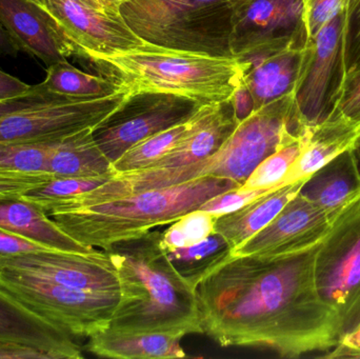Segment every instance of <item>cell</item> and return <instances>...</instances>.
Returning <instances> with one entry per match:
<instances>
[{
	"label": "cell",
	"instance_id": "obj_45",
	"mask_svg": "<svg viewBox=\"0 0 360 359\" xmlns=\"http://www.w3.org/2000/svg\"><path fill=\"white\" fill-rule=\"evenodd\" d=\"M19 52L20 50H19L16 42L0 22V58L8 56L16 57Z\"/></svg>",
	"mask_w": 360,
	"mask_h": 359
},
{
	"label": "cell",
	"instance_id": "obj_18",
	"mask_svg": "<svg viewBox=\"0 0 360 359\" xmlns=\"http://www.w3.org/2000/svg\"><path fill=\"white\" fill-rule=\"evenodd\" d=\"M302 0H245L233 16V56L302 29Z\"/></svg>",
	"mask_w": 360,
	"mask_h": 359
},
{
	"label": "cell",
	"instance_id": "obj_46",
	"mask_svg": "<svg viewBox=\"0 0 360 359\" xmlns=\"http://www.w3.org/2000/svg\"><path fill=\"white\" fill-rule=\"evenodd\" d=\"M355 154H356L357 160H359V169H360V137L359 141H357L356 145L354 148Z\"/></svg>",
	"mask_w": 360,
	"mask_h": 359
},
{
	"label": "cell",
	"instance_id": "obj_44",
	"mask_svg": "<svg viewBox=\"0 0 360 359\" xmlns=\"http://www.w3.org/2000/svg\"><path fill=\"white\" fill-rule=\"evenodd\" d=\"M71 1L82 4L86 8L96 11L111 18L122 20V14H120V1L118 0H71Z\"/></svg>",
	"mask_w": 360,
	"mask_h": 359
},
{
	"label": "cell",
	"instance_id": "obj_23",
	"mask_svg": "<svg viewBox=\"0 0 360 359\" xmlns=\"http://www.w3.org/2000/svg\"><path fill=\"white\" fill-rule=\"evenodd\" d=\"M306 181L281 185L234 212L217 217L216 233L224 236L234 251L268 226L300 194Z\"/></svg>",
	"mask_w": 360,
	"mask_h": 359
},
{
	"label": "cell",
	"instance_id": "obj_41",
	"mask_svg": "<svg viewBox=\"0 0 360 359\" xmlns=\"http://www.w3.org/2000/svg\"><path fill=\"white\" fill-rule=\"evenodd\" d=\"M33 86L25 84L0 69V101L11 100L31 92Z\"/></svg>",
	"mask_w": 360,
	"mask_h": 359
},
{
	"label": "cell",
	"instance_id": "obj_19",
	"mask_svg": "<svg viewBox=\"0 0 360 359\" xmlns=\"http://www.w3.org/2000/svg\"><path fill=\"white\" fill-rule=\"evenodd\" d=\"M232 100L201 105L192 116V124L176 147L151 168H179L207 159L219 151L238 126Z\"/></svg>",
	"mask_w": 360,
	"mask_h": 359
},
{
	"label": "cell",
	"instance_id": "obj_21",
	"mask_svg": "<svg viewBox=\"0 0 360 359\" xmlns=\"http://www.w3.org/2000/svg\"><path fill=\"white\" fill-rule=\"evenodd\" d=\"M300 194L323 210L338 215L360 198V169L354 148L311 175Z\"/></svg>",
	"mask_w": 360,
	"mask_h": 359
},
{
	"label": "cell",
	"instance_id": "obj_24",
	"mask_svg": "<svg viewBox=\"0 0 360 359\" xmlns=\"http://www.w3.org/2000/svg\"><path fill=\"white\" fill-rule=\"evenodd\" d=\"M182 337L162 333H117L109 329L90 337L86 350L99 358L172 359L186 358Z\"/></svg>",
	"mask_w": 360,
	"mask_h": 359
},
{
	"label": "cell",
	"instance_id": "obj_16",
	"mask_svg": "<svg viewBox=\"0 0 360 359\" xmlns=\"http://www.w3.org/2000/svg\"><path fill=\"white\" fill-rule=\"evenodd\" d=\"M0 22L19 50L46 67L75 56V48L44 4L32 0H0Z\"/></svg>",
	"mask_w": 360,
	"mask_h": 359
},
{
	"label": "cell",
	"instance_id": "obj_8",
	"mask_svg": "<svg viewBox=\"0 0 360 359\" xmlns=\"http://www.w3.org/2000/svg\"><path fill=\"white\" fill-rule=\"evenodd\" d=\"M0 285L73 337L90 339L107 330L120 301V293L70 288L2 268Z\"/></svg>",
	"mask_w": 360,
	"mask_h": 359
},
{
	"label": "cell",
	"instance_id": "obj_40",
	"mask_svg": "<svg viewBox=\"0 0 360 359\" xmlns=\"http://www.w3.org/2000/svg\"><path fill=\"white\" fill-rule=\"evenodd\" d=\"M328 358H360V324L348 334L340 337L338 346L326 354Z\"/></svg>",
	"mask_w": 360,
	"mask_h": 359
},
{
	"label": "cell",
	"instance_id": "obj_35",
	"mask_svg": "<svg viewBox=\"0 0 360 359\" xmlns=\"http://www.w3.org/2000/svg\"><path fill=\"white\" fill-rule=\"evenodd\" d=\"M52 177L50 173L0 171V200H18Z\"/></svg>",
	"mask_w": 360,
	"mask_h": 359
},
{
	"label": "cell",
	"instance_id": "obj_36",
	"mask_svg": "<svg viewBox=\"0 0 360 359\" xmlns=\"http://www.w3.org/2000/svg\"><path fill=\"white\" fill-rule=\"evenodd\" d=\"M275 189L277 188H274V189H245L240 185L237 189L224 192V193L211 198L199 209L207 211V212L215 215L216 217H219L243 208L245 204H250L253 200L259 198L260 196Z\"/></svg>",
	"mask_w": 360,
	"mask_h": 359
},
{
	"label": "cell",
	"instance_id": "obj_47",
	"mask_svg": "<svg viewBox=\"0 0 360 359\" xmlns=\"http://www.w3.org/2000/svg\"><path fill=\"white\" fill-rule=\"evenodd\" d=\"M32 1L37 2V4H42V0H32Z\"/></svg>",
	"mask_w": 360,
	"mask_h": 359
},
{
	"label": "cell",
	"instance_id": "obj_30",
	"mask_svg": "<svg viewBox=\"0 0 360 359\" xmlns=\"http://www.w3.org/2000/svg\"><path fill=\"white\" fill-rule=\"evenodd\" d=\"M308 126L298 141L278 150L260 162L241 187L245 189H274L285 185L283 181L288 172L304 149Z\"/></svg>",
	"mask_w": 360,
	"mask_h": 359
},
{
	"label": "cell",
	"instance_id": "obj_33",
	"mask_svg": "<svg viewBox=\"0 0 360 359\" xmlns=\"http://www.w3.org/2000/svg\"><path fill=\"white\" fill-rule=\"evenodd\" d=\"M302 27L304 39L313 44L328 22L352 4L353 0H302Z\"/></svg>",
	"mask_w": 360,
	"mask_h": 359
},
{
	"label": "cell",
	"instance_id": "obj_43",
	"mask_svg": "<svg viewBox=\"0 0 360 359\" xmlns=\"http://www.w3.org/2000/svg\"><path fill=\"white\" fill-rule=\"evenodd\" d=\"M231 100L238 122H243L254 111L253 99L243 84L233 94Z\"/></svg>",
	"mask_w": 360,
	"mask_h": 359
},
{
	"label": "cell",
	"instance_id": "obj_10",
	"mask_svg": "<svg viewBox=\"0 0 360 359\" xmlns=\"http://www.w3.org/2000/svg\"><path fill=\"white\" fill-rule=\"evenodd\" d=\"M201 105L171 94L132 95L93 130V137L113 164L139 141L190 119Z\"/></svg>",
	"mask_w": 360,
	"mask_h": 359
},
{
	"label": "cell",
	"instance_id": "obj_29",
	"mask_svg": "<svg viewBox=\"0 0 360 359\" xmlns=\"http://www.w3.org/2000/svg\"><path fill=\"white\" fill-rule=\"evenodd\" d=\"M113 175L95 177H52L46 183L30 190L21 198L38 204L48 212L53 204L92 191L103 183H107Z\"/></svg>",
	"mask_w": 360,
	"mask_h": 359
},
{
	"label": "cell",
	"instance_id": "obj_39",
	"mask_svg": "<svg viewBox=\"0 0 360 359\" xmlns=\"http://www.w3.org/2000/svg\"><path fill=\"white\" fill-rule=\"evenodd\" d=\"M53 250L27 238L15 235L10 232L0 229V259L13 256L22 253L37 252V251Z\"/></svg>",
	"mask_w": 360,
	"mask_h": 359
},
{
	"label": "cell",
	"instance_id": "obj_12",
	"mask_svg": "<svg viewBox=\"0 0 360 359\" xmlns=\"http://www.w3.org/2000/svg\"><path fill=\"white\" fill-rule=\"evenodd\" d=\"M302 29L236 55L243 65V84L253 99L254 111L293 94L306 58Z\"/></svg>",
	"mask_w": 360,
	"mask_h": 359
},
{
	"label": "cell",
	"instance_id": "obj_34",
	"mask_svg": "<svg viewBox=\"0 0 360 359\" xmlns=\"http://www.w3.org/2000/svg\"><path fill=\"white\" fill-rule=\"evenodd\" d=\"M328 116H340L360 126V70L345 76L334 89Z\"/></svg>",
	"mask_w": 360,
	"mask_h": 359
},
{
	"label": "cell",
	"instance_id": "obj_15",
	"mask_svg": "<svg viewBox=\"0 0 360 359\" xmlns=\"http://www.w3.org/2000/svg\"><path fill=\"white\" fill-rule=\"evenodd\" d=\"M80 59L115 54L145 44L124 20L111 18L71 0H42Z\"/></svg>",
	"mask_w": 360,
	"mask_h": 359
},
{
	"label": "cell",
	"instance_id": "obj_31",
	"mask_svg": "<svg viewBox=\"0 0 360 359\" xmlns=\"http://www.w3.org/2000/svg\"><path fill=\"white\" fill-rule=\"evenodd\" d=\"M216 219L215 215L201 209L186 213L162 233V247L172 250L198 244L215 233Z\"/></svg>",
	"mask_w": 360,
	"mask_h": 359
},
{
	"label": "cell",
	"instance_id": "obj_13",
	"mask_svg": "<svg viewBox=\"0 0 360 359\" xmlns=\"http://www.w3.org/2000/svg\"><path fill=\"white\" fill-rule=\"evenodd\" d=\"M0 268L70 288L107 293L120 291L115 266L105 251L91 254L58 250L22 253L1 257Z\"/></svg>",
	"mask_w": 360,
	"mask_h": 359
},
{
	"label": "cell",
	"instance_id": "obj_7",
	"mask_svg": "<svg viewBox=\"0 0 360 359\" xmlns=\"http://www.w3.org/2000/svg\"><path fill=\"white\" fill-rule=\"evenodd\" d=\"M314 273L319 295L338 316L340 337L348 334L360 324V198L336 216L317 247Z\"/></svg>",
	"mask_w": 360,
	"mask_h": 359
},
{
	"label": "cell",
	"instance_id": "obj_20",
	"mask_svg": "<svg viewBox=\"0 0 360 359\" xmlns=\"http://www.w3.org/2000/svg\"><path fill=\"white\" fill-rule=\"evenodd\" d=\"M360 137V126L340 116H327L309 126L302 154L290 169L283 185L308 179L344 152L353 149Z\"/></svg>",
	"mask_w": 360,
	"mask_h": 359
},
{
	"label": "cell",
	"instance_id": "obj_9",
	"mask_svg": "<svg viewBox=\"0 0 360 359\" xmlns=\"http://www.w3.org/2000/svg\"><path fill=\"white\" fill-rule=\"evenodd\" d=\"M124 91L92 100L63 99L12 112L0 117V143H54L86 129H95L127 103Z\"/></svg>",
	"mask_w": 360,
	"mask_h": 359
},
{
	"label": "cell",
	"instance_id": "obj_1",
	"mask_svg": "<svg viewBox=\"0 0 360 359\" xmlns=\"http://www.w3.org/2000/svg\"><path fill=\"white\" fill-rule=\"evenodd\" d=\"M316 250L231 255L195 288L203 334L221 347L266 348L281 358L331 351L340 324L317 291Z\"/></svg>",
	"mask_w": 360,
	"mask_h": 359
},
{
	"label": "cell",
	"instance_id": "obj_48",
	"mask_svg": "<svg viewBox=\"0 0 360 359\" xmlns=\"http://www.w3.org/2000/svg\"><path fill=\"white\" fill-rule=\"evenodd\" d=\"M118 1H122V0H118Z\"/></svg>",
	"mask_w": 360,
	"mask_h": 359
},
{
	"label": "cell",
	"instance_id": "obj_27",
	"mask_svg": "<svg viewBox=\"0 0 360 359\" xmlns=\"http://www.w3.org/2000/svg\"><path fill=\"white\" fill-rule=\"evenodd\" d=\"M166 252L175 271L195 290L203 278L231 257L233 249L224 236L215 232L198 244Z\"/></svg>",
	"mask_w": 360,
	"mask_h": 359
},
{
	"label": "cell",
	"instance_id": "obj_25",
	"mask_svg": "<svg viewBox=\"0 0 360 359\" xmlns=\"http://www.w3.org/2000/svg\"><path fill=\"white\" fill-rule=\"evenodd\" d=\"M86 129L51 143L46 170L54 177H95L114 174L111 162Z\"/></svg>",
	"mask_w": 360,
	"mask_h": 359
},
{
	"label": "cell",
	"instance_id": "obj_37",
	"mask_svg": "<svg viewBox=\"0 0 360 359\" xmlns=\"http://www.w3.org/2000/svg\"><path fill=\"white\" fill-rule=\"evenodd\" d=\"M359 70H360V0H353L349 8L346 48H345L342 73L338 84L345 76Z\"/></svg>",
	"mask_w": 360,
	"mask_h": 359
},
{
	"label": "cell",
	"instance_id": "obj_6",
	"mask_svg": "<svg viewBox=\"0 0 360 359\" xmlns=\"http://www.w3.org/2000/svg\"><path fill=\"white\" fill-rule=\"evenodd\" d=\"M245 0H122L127 25L147 44L162 48L234 57L233 16Z\"/></svg>",
	"mask_w": 360,
	"mask_h": 359
},
{
	"label": "cell",
	"instance_id": "obj_22",
	"mask_svg": "<svg viewBox=\"0 0 360 359\" xmlns=\"http://www.w3.org/2000/svg\"><path fill=\"white\" fill-rule=\"evenodd\" d=\"M0 229L53 250L79 254H91L97 251L74 240L41 207L23 198L0 200Z\"/></svg>",
	"mask_w": 360,
	"mask_h": 359
},
{
	"label": "cell",
	"instance_id": "obj_26",
	"mask_svg": "<svg viewBox=\"0 0 360 359\" xmlns=\"http://www.w3.org/2000/svg\"><path fill=\"white\" fill-rule=\"evenodd\" d=\"M36 86L50 94L77 100L105 98L126 91L108 78L77 69L68 59L46 67V78Z\"/></svg>",
	"mask_w": 360,
	"mask_h": 359
},
{
	"label": "cell",
	"instance_id": "obj_5",
	"mask_svg": "<svg viewBox=\"0 0 360 359\" xmlns=\"http://www.w3.org/2000/svg\"><path fill=\"white\" fill-rule=\"evenodd\" d=\"M306 126L298 117L294 95H287L252 112L239 122L219 151L207 159L169 170L122 173L116 185L122 195L172 187L205 176L232 179L243 185L260 162L298 141Z\"/></svg>",
	"mask_w": 360,
	"mask_h": 359
},
{
	"label": "cell",
	"instance_id": "obj_4",
	"mask_svg": "<svg viewBox=\"0 0 360 359\" xmlns=\"http://www.w3.org/2000/svg\"><path fill=\"white\" fill-rule=\"evenodd\" d=\"M240 185L232 179L205 176L92 206L53 211L48 215L80 244L105 250L114 242L143 235L160 226L171 225L211 198Z\"/></svg>",
	"mask_w": 360,
	"mask_h": 359
},
{
	"label": "cell",
	"instance_id": "obj_14",
	"mask_svg": "<svg viewBox=\"0 0 360 359\" xmlns=\"http://www.w3.org/2000/svg\"><path fill=\"white\" fill-rule=\"evenodd\" d=\"M336 216L315 206L300 192L268 226L237 247L232 255L283 257L314 250L329 233Z\"/></svg>",
	"mask_w": 360,
	"mask_h": 359
},
{
	"label": "cell",
	"instance_id": "obj_17",
	"mask_svg": "<svg viewBox=\"0 0 360 359\" xmlns=\"http://www.w3.org/2000/svg\"><path fill=\"white\" fill-rule=\"evenodd\" d=\"M0 341L25 346L51 359L84 358L69 333L40 315L0 285Z\"/></svg>",
	"mask_w": 360,
	"mask_h": 359
},
{
	"label": "cell",
	"instance_id": "obj_28",
	"mask_svg": "<svg viewBox=\"0 0 360 359\" xmlns=\"http://www.w3.org/2000/svg\"><path fill=\"white\" fill-rule=\"evenodd\" d=\"M191 124L192 117L182 124L139 141L112 164L114 174L151 168L176 147L191 128Z\"/></svg>",
	"mask_w": 360,
	"mask_h": 359
},
{
	"label": "cell",
	"instance_id": "obj_32",
	"mask_svg": "<svg viewBox=\"0 0 360 359\" xmlns=\"http://www.w3.org/2000/svg\"><path fill=\"white\" fill-rule=\"evenodd\" d=\"M51 143H0V171L48 173L46 157Z\"/></svg>",
	"mask_w": 360,
	"mask_h": 359
},
{
	"label": "cell",
	"instance_id": "obj_2",
	"mask_svg": "<svg viewBox=\"0 0 360 359\" xmlns=\"http://www.w3.org/2000/svg\"><path fill=\"white\" fill-rule=\"evenodd\" d=\"M103 251L113 261L120 285L110 331L203 334L196 293L169 261L160 232L120 240Z\"/></svg>",
	"mask_w": 360,
	"mask_h": 359
},
{
	"label": "cell",
	"instance_id": "obj_11",
	"mask_svg": "<svg viewBox=\"0 0 360 359\" xmlns=\"http://www.w3.org/2000/svg\"><path fill=\"white\" fill-rule=\"evenodd\" d=\"M349 8L350 6L319 31L313 41L312 54L302 67L294 91V103L304 126H315L329 114L330 98L342 72Z\"/></svg>",
	"mask_w": 360,
	"mask_h": 359
},
{
	"label": "cell",
	"instance_id": "obj_42",
	"mask_svg": "<svg viewBox=\"0 0 360 359\" xmlns=\"http://www.w3.org/2000/svg\"><path fill=\"white\" fill-rule=\"evenodd\" d=\"M0 359H51L46 353L16 344L0 341Z\"/></svg>",
	"mask_w": 360,
	"mask_h": 359
},
{
	"label": "cell",
	"instance_id": "obj_3",
	"mask_svg": "<svg viewBox=\"0 0 360 359\" xmlns=\"http://www.w3.org/2000/svg\"><path fill=\"white\" fill-rule=\"evenodd\" d=\"M82 60L131 95H176L200 105L229 100L243 84V65L236 57L212 56L147 42L132 50Z\"/></svg>",
	"mask_w": 360,
	"mask_h": 359
},
{
	"label": "cell",
	"instance_id": "obj_38",
	"mask_svg": "<svg viewBox=\"0 0 360 359\" xmlns=\"http://www.w3.org/2000/svg\"><path fill=\"white\" fill-rule=\"evenodd\" d=\"M67 97L57 96L40 90L37 86H33L31 92L23 96L11 99V100L0 101V117L12 112L19 110L27 109V107H36V105H46V103H55V101L63 100Z\"/></svg>",
	"mask_w": 360,
	"mask_h": 359
}]
</instances>
